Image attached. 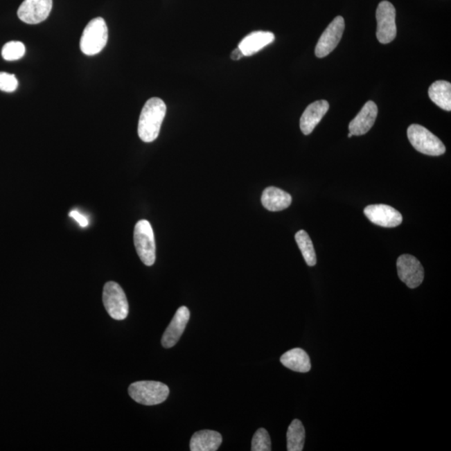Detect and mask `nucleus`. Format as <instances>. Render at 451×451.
I'll use <instances>...</instances> for the list:
<instances>
[{
  "instance_id": "obj_13",
  "label": "nucleus",
  "mask_w": 451,
  "mask_h": 451,
  "mask_svg": "<svg viewBox=\"0 0 451 451\" xmlns=\"http://www.w3.org/2000/svg\"><path fill=\"white\" fill-rule=\"evenodd\" d=\"M378 116V107L375 103L369 100L349 123V132L353 136H362L369 132L375 124Z\"/></svg>"
},
{
  "instance_id": "obj_20",
  "label": "nucleus",
  "mask_w": 451,
  "mask_h": 451,
  "mask_svg": "<svg viewBox=\"0 0 451 451\" xmlns=\"http://www.w3.org/2000/svg\"><path fill=\"white\" fill-rule=\"evenodd\" d=\"M287 450L302 451L306 443V429L299 420L292 421L287 432Z\"/></svg>"
},
{
  "instance_id": "obj_14",
  "label": "nucleus",
  "mask_w": 451,
  "mask_h": 451,
  "mask_svg": "<svg viewBox=\"0 0 451 451\" xmlns=\"http://www.w3.org/2000/svg\"><path fill=\"white\" fill-rule=\"evenodd\" d=\"M329 109L327 100H318L306 109L300 119V129L304 135H310L319 125Z\"/></svg>"
},
{
  "instance_id": "obj_21",
  "label": "nucleus",
  "mask_w": 451,
  "mask_h": 451,
  "mask_svg": "<svg viewBox=\"0 0 451 451\" xmlns=\"http://www.w3.org/2000/svg\"><path fill=\"white\" fill-rule=\"evenodd\" d=\"M295 240L308 266H315L317 263L316 253L310 235L306 231L301 230L296 233Z\"/></svg>"
},
{
  "instance_id": "obj_11",
  "label": "nucleus",
  "mask_w": 451,
  "mask_h": 451,
  "mask_svg": "<svg viewBox=\"0 0 451 451\" xmlns=\"http://www.w3.org/2000/svg\"><path fill=\"white\" fill-rule=\"evenodd\" d=\"M364 214L373 224L383 227H396L403 222L399 211L388 205H369L365 207Z\"/></svg>"
},
{
  "instance_id": "obj_3",
  "label": "nucleus",
  "mask_w": 451,
  "mask_h": 451,
  "mask_svg": "<svg viewBox=\"0 0 451 451\" xmlns=\"http://www.w3.org/2000/svg\"><path fill=\"white\" fill-rule=\"evenodd\" d=\"M108 28L104 19L98 17L89 21L80 39V50L85 55L99 54L107 46Z\"/></svg>"
},
{
  "instance_id": "obj_9",
  "label": "nucleus",
  "mask_w": 451,
  "mask_h": 451,
  "mask_svg": "<svg viewBox=\"0 0 451 451\" xmlns=\"http://www.w3.org/2000/svg\"><path fill=\"white\" fill-rule=\"evenodd\" d=\"M345 22L342 16L337 17L329 24L319 39L315 48V55L318 58H324L330 54L338 46L344 34Z\"/></svg>"
},
{
  "instance_id": "obj_1",
  "label": "nucleus",
  "mask_w": 451,
  "mask_h": 451,
  "mask_svg": "<svg viewBox=\"0 0 451 451\" xmlns=\"http://www.w3.org/2000/svg\"><path fill=\"white\" fill-rule=\"evenodd\" d=\"M166 113V105L163 100L157 97L148 100L142 109L138 123V135L142 141L150 143L157 139Z\"/></svg>"
},
{
  "instance_id": "obj_24",
  "label": "nucleus",
  "mask_w": 451,
  "mask_h": 451,
  "mask_svg": "<svg viewBox=\"0 0 451 451\" xmlns=\"http://www.w3.org/2000/svg\"><path fill=\"white\" fill-rule=\"evenodd\" d=\"M18 80L10 73L0 72V91L14 92L18 88Z\"/></svg>"
},
{
  "instance_id": "obj_26",
  "label": "nucleus",
  "mask_w": 451,
  "mask_h": 451,
  "mask_svg": "<svg viewBox=\"0 0 451 451\" xmlns=\"http://www.w3.org/2000/svg\"><path fill=\"white\" fill-rule=\"evenodd\" d=\"M243 56H245V54H243L241 48L238 47L237 48H235L233 53H231V59L233 60H238L240 59H242Z\"/></svg>"
},
{
  "instance_id": "obj_22",
  "label": "nucleus",
  "mask_w": 451,
  "mask_h": 451,
  "mask_svg": "<svg viewBox=\"0 0 451 451\" xmlns=\"http://www.w3.org/2000/svg\"><path fill=\"white\" fill-rule=\"evenodd\" d=\"M24 54H26V46L22 42H8L2 48L3 58L7 62H15L21 59Z\"/></svg>"
},
{
  "instance_id": "obj_18",
  "label": "nucleus",
  "mask_w": 451,
  "mask_h": 451,
  "mask_svg": "<svg viewBox=\"0 0 451 451\" xmlns=\"http://www.w3.org/2000/svg\"><path fill=\"white\" fill-rule=\"evenodd\" d=\"M283 366L292 371L308 373L311 369L310 356L302 348H297L283 353L280 359Z\"/></svg>"
},
{
  "instance_id": "obj_25",
  "label": "nucleus",
  "mask_w": 451,
  "mask_h": 451,
  "mask_svg": "<svg viewBox=\"0 0 451 451\" xmlns=\"http://www.w3.org/2000/svg\"><path fill=\"white\" fill-rule=\"evenodd\" d=\"M70 217L78 222L80 227H85L89 224L88 219L84 215L77 212V211H72L70 213Z\"/></svg>"
},
{
  "instance_id": "obj_23",
  "label": "nucleus",
  "mask_w": 451,
  "mask_h": 451,
  "mask_svg": "<svg viewBox=\"0 0 451 451\" xmlns=\"http://www.w3.org/2000/svg\"><path fill=\"white\" fill-rule=\"evenodd\" d=\"M251 451L272 450L269 434L265 429L260 428L256 432L253 440H251Z\"/></svg>"
},
{
  "instance_id": "obj_6",
  "label": "nucleus",
  "mask_w": 451,
  "mask_h": 451,
  "mask_svg": "<svg viewBox=\"0 0 451 451\" xmlns=\"http://www.w3.org/2000/svg\"><path fill=\"white\" fill-rule=\"evenodd\" d=\"M103 303L108 315L113 319L124 320L129 314V304L125 292L115 282L105 283L103 290Z\"/></svg>"
},
{
  "instance_id": "obj_15",
  "label": "nucleus",
  "mask_w": 451,
  "mask_h": 451,
  "mask_svg": "<svg viewBox=\"0 0 451 451\" xmlns=\"http://www.w3.org/2000/svg\"><path fill=\"white\" fill-rule=\"evenodd\" d=\"M274 39L275 36L272 32L256 31L247 35L240 42L238 47L241 48L245 56H251L273 43Z\"/></svg>"
},
{
  "instance_id": "obj_5",
  "label": "nucleus",
  "mask_w": 451,
  "mask_h": 451,
  "mask_svg": "<svg viewBox=\"0 0 451 451\" xmlns=\"http://www.w3.org/2000/svg\"><path fill=\"white\" fill-rule=\"evenodd\" d=\"M134 243L138 256L145 266L156 262V242L152 225L148 221L138 222L134 230Z\"/></svg>"
},
{
  "instance_id": "obj_10",
  "label": "nucleus",
  "mask_w": 451,
  "mask_h": 451,
  "mask_svg": "<svg viewBox=\"0 0 451 451\" xmlns=\"http://www.w3.org/2000/svg\"><path fill=\"white\" fill-rule=\"evenodd\" d=\"M52 6V0H24L19 8L18 16L24 23L39 24L48 17Z\"/></svg>"
},
{
  "instance_id": "obj_8",
  "label": "nucleus",
  "mask_w": 451,
  "mask_h": 451,
  "mask_svg": "<svg viewBox=\"0 0 451 451\" xmlns=\"http://www.w3.org/2000/svg\"><path fill=\"white\" fill-rule=\"evenodd\" d=\"M397 270L401 281L409 288H416L423 283L424 268L414 256L401 255L397 260Z\"/></svg>"
},
{
  "instance_id": "obj_17",
  "label": "nucleus",
  "mask_w": 451,
  "mask_h": 451,
  "mask_svg": "<svg viewBox=\"0 0 451 451\" xmlns=\"http://www.w3.org/2000/svg\"><path fill=\"white\" fill-rule=\"evenodd\" d=\"M222 442L221 434L214 430H200L191 439L190 450L192 451H216Z\"/></svg>"
},
{
  "instance_id": "obj_27",
  "label": "nucleus",
  "mask_w": 451,
  "mask_h": 451,
  "mask_svg": "<svg viewBox=\"0 0 451 451\" xmlns=\"http://www.w3.org/2000/svg\"><path fill=\"white\" fill-rule=\"evenodd\" d=\"M353 136L351 132L348 133V137L351 138Z\"/></svg>"
},
{
  "instance_id": "obj_7",
  "label": "nucleus",
  "mask_w": 451,
  "mask_h": 451,
  "mask_svg": "<svg viewBox=\"0 0 451 451\" xmlns=\"http://www.w3.org/2000/svg\"><path fill=\"white\" fill-rule=\"evenodd\" d=\"M396 11L395 7L389 1H382L376 10L378 40L381 44L392 42L396 37Z\"/></svg>"
},
{
  "instance_id": "obj_12",
  "label": "nucleus",
  "mask_w": 451,
  "mask_h": 451,
  "mask_svg": "<svg viewBox=\"0 0 451 451\" xmlns=\"http://www.w3.org/2000/svg\"><path fill=\"white\" fill-rule=\"evenodd\" d=\"M190 319V311L188 308H179L173 319L170 321L168 328L166 329L161 339L162 346L166 348H173L176 345L184 334L186 324Z\"/></svg>"
},
{
  "instance_id": "obj_19",
  "label": "nucleus",
  "mask_w": 451,
  "mask_h": 451,
  "mask_svg": "<svg viewBox=\"0 0 451 451\" xmlns=\"http://www.w3.org/2000/svg\"><path fill=\"white\" fill-rule=\"evenodd\" d=\"M429 96L439 107L446 112L451 111V85L448 81L434 82L429 88Z\"/></svg>"
},
{
  "instance_id": "obj_16",
  "label": "nucleus",
  "mask_w": 451,
  "mask_h": 451,
  "mask_svg": "<svg viewBox=\"0 0 451 451\" xmlns=\"http://www.w3.org/2000/svg\"><path fill=\"white\" fill-rule=\"evenodd\" d=\"M261 201L263 206L267 210L271 212H279L291 205L292 197L290 194L284 192L282 189L269 186L263 191Z\"/></svg>"
},
{
  "instance_id": "obj_2",
  "label": "nucleus",
  "mask_w": 451,
  "mask_h": 451,
  "mask_svg": "<svg viewBox=\"0 0 451 451\" xmlns=\"http://www.w3.org/2000/svg\"><path fill=\"white\" fill-rule=\"evenodd\" d=\"M129 395L137 403L157 405L163 403L170 393L168 385L157 381H137L130 385Z\"/></svg>"
},
{
  "instance_id": "obj_4",
  "label": "nucleus",
  "mask_w": 451,
  "mask_h": 451,
  "mask_svg": "<svg viewBox=\"0 0 451 451\" xmlns=\"http://www.w3.org/2000/svg\"><path fill=\"white\" fill-rule=\"evenodd\" d=\"M407 136L413 148L425 155L438 157L445 152L443 142L421 125L413 124L407 130Z\"/></svg>"
}]
</instances>
